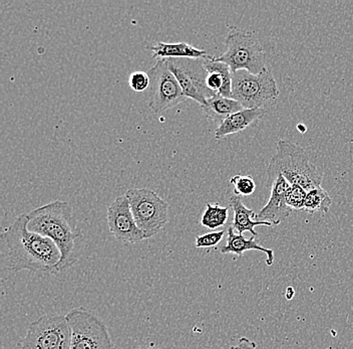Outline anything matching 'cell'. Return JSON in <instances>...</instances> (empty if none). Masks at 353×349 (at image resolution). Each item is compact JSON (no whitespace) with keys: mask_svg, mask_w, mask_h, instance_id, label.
Returning a JSON list of instances; mask_svg holds the SVG:
<instances>
[{"mask_svg":"<svg viewBox=\"0 0 353 349\" xmlns=\"http://www.w3.org/2000/svg\"><path fill=\"white\" fill-rule=\"evenodd\" d=\"M28 224V214H21L2 233L10 268L17 273L26 270L57 275L59 273L57 265L61 261V252L50 238L30 231Z\"/></svg>","mask_w":353,"mask_h":349,"instance_id":"cell-1","label":"cell"},{"mask_svg":"<svg viewBox=\"0 0 353 349\" xmlns=\"http://www.w3.org/2000/svg\"><path fill=\"white\" fill-rule=\"evenodd\" d=\"M28 216V229L50 238L61 252V261L57 265L59 273L74 266L79 259L83 234L77 227L72 205L54 200L33 209Z\"/></svg>","mask_w":353,"mask_h":349,"instance_id":"cell-2","label":"cell"},{"mask_svg":"<svg viewBox=\"0 0 353 349\" xmlns=\"http://www.w3.org/2000/svg\"><path fill=\"white\" fill-rule=\"evenodd\" d=\"M282 174L290 185H299L306 191L321 187L323 176L310 162L307 152L300 145L280 139L274 155L269 161L267 176L273 181Z\"/></svg>","mask_w":353,"mask_h":349,"instance_id":"cell-3","label":"cell"},{"mask_svg":"<svg viewBox=\"0 0 353 349\" xmlns=\"http://www.w3.org/2000/svg\"><path fill=\"white\" fill-rule=\"evenodd\" d=\"M278 97L277 84L268 67L258 75L242 70L232 76V99L239 102L244 109L267 111L275 105Z\"/></svg>","mask_w":353,"mask_h":349,"instance_id":"cell-4","label":"cell"},{"mask_svg":"<svg viewBox=\"0 0 353 349\" xmlns=\"http://www.w3.org/2000/svg\"><path fill=\"white\" fill-rule=\"evenodd\" d=\"M225 45L226 52L214 59L226 64L232 74L243 70L258 75L267 68L263 46L252 32L233 28L227 35Z\"/></svg>","mask_w":353,"mask_h":349,"instance_id":"cell-5","label":"cell"},{"mask_svg":"<svg viewBox=\"0 0 353 349\" xmlns=\"http://www.w3.org/2000/svg\"><path fill=\"white\" fill-rule=\"evenodd\" d=\"M125 196L129 200L137 225L147 240L158 235L169 222V203L148 189H130Z\"/></svg>","mask_w":353,"mask_h":349,"instance_id":"cell-6","label":"cell"},{"mask_svg":"<svg viewBox=\"0 0 353 349\" xmlns=\"http://www.w3.org/2000/svg\"><path fill=\"white\" fill-rule=\"evenodd\" d=\"M70 327V349H114L109 329L98 316L79 307L66 314Z\"/></svg>","mask_w":353,"mask_h":349,"instance_id":"cell-7","label":"cell"},{"mask_svg":"<svg viewBox=\"0 0 353 349\" xmlns=\"http://www.w3.org/2000/svg\"><path fill=\"white\" fill-rule=\"evenodd\" d=\"M19 349H70V327L66 315H43L28 327Z\"/></svg>","mask_w":353,"mask_h":349,"instance_id":"cell-8","label":"cell"},{"mask_svg":"<svg viewBox=\"0 0 353 349\" xmlns=\"http://www.w3.org/2000/svg\"><path fill=\"white\" fill-rule=\"evenodd\" d=\"M148 75L151 79L149 107L154 114L172 109L186 100L178 79L168 67L165 59H157Z\"/></svg>","mask_w":353,"mask_h":349,"instance_id":"cell-9","label":"cell"},{"mask_svg":"<svg viewBox=\"0 0 353 349\" xmlns=\"http://www.w3.org/2000/svg\"><path fill=\"white\" fill-rule=\"evenodd\" d=\"M203 59H165L186 98L193 99L200 106L205 105L207 100L216 95L207 87V72L203 67Z\"/></svg>","mask_w":353,"mask_h":349,"instance_id":"cell-10","label":"cell"},{"mask_svg":"<svg viewBox=\"0 0 353 349\" xmlns=\"http://www.w3.org/2000/svg\"><path fill=\"white\" fill-rule=\"evenodd\" d=\"M108 225L110 234L125 245L139 244L147 240L137 225L127 196H119L108 209Z\"/></svg>","mask_w":353,"mask_h":349,"instance_id":"cell-11","label":"cell"},{"mask_svg":"<svg viewBox=\"0 0 353 349\" xmlns=\"http://www.w3.org/2000/svg\"><path fill=\"white\" fill-rule=\"evenodd\" d=\"M270 198L268 202L257 214V220L271 223L273 225L281 224L286 220L292 209L286 205L285 194L290 183L285 180L282 174L276 176L272 181Z\"/></svg>","mask_w":353,"mask_h":349,"instance_id":"cell-12","label":"cell"},{"mask_svg":"<svg viewBox=\"0 0 353 349\" xmlns=\"http://www.w3.org/2000/svg\"><path fill=\"white\" fill-rule=\"evenodd\" d=\"M203 67L207 72L206 85L210 90L226 98H232V74L226 64L215 61L214 57L203 59Z\"/></svg>","mask_w":353,"mask_h":349,"instance_id":"cell-13","label":"cell"},{"mask_svg":"<svg viewBox=\"0 0 353 349\" xmlns=\"http://www.w3.org/2000/svg\"><path fill=\"white\" fill-rule=\"evenodd\" d=\"M266 110L243 109L242 111L234 113L223 121L215 131L216 139H223L225 137L243 131L256 121L263 118Z\"/></svg>","mask_w":353,"mask_h":349,"instance_id":"cell-14","label":"cell"},{"mask_svg":"<svg viewBox=\"0 0 353 349\" xmlns=\"http://www.w3.org/2000/svg\"><path fill=\"white\" fill-rule=\"evenodd\" d=\"M247 251H260L267 255V266H272L274 262V251L272 249H266L262 247L258 242L257 237L252 236L250 238H246L243 235H236L233 227L228 229V238L227 244L220 249L221 254H235V255L242 257L245 252Z\"/></svg>","mask_w":353,"mask_h":349,"instance_id":"cell-15","label":"cell"},{"mask_svg":"<svg viewBox=\"0 0 353 349\" xmlns=\"http://www.w3.org/2000/svg\"><path fill=\"white\" fill-rule=\"evenodd\" d=\"M231 209H233L234 218L231 227L235 231H237L240 235H243L245 232H250L252 236L257 237L255 232V227L258 225H267V227H273L271 223L261 222L257 220V214L252 209H248L244 203L242 202L241 198L234 194L230 200Z\"/></svg>","mask_w":353,"mask_h":349,"instance_id":"cell-16","label":"cell"},{"mask_svg":"<svg viewBox=\"0 0 353 349\" xmlns=\"http://www.w3.org/2000/svg\"><path fill=\"white\" fill-rule=\"evenodd\" d=\"M148 48L153 52V57L157 59H203L208 56L206 50H200L187 43L167 44L161 41Z\"/></svg>","mask_w":353,"mask_h":349,"instance_id":"cell-17","label":"cell"},{"mask_svg":"<svg viewBox=\"0 0 353 349\" xmlns=\"http://www.w3.org/2000/svg\"><path fill=\"white\" fill-rule=\"evenodd\" d=\"M201 108H202L205 116L209 120L213 121L215 123H219V124L227 117L230 116L234 113L242 111L244 109L239 102L232 98L221 96L219 94H216L215 96L207 100L206 104L201 106Z\"/></svg>","mask_w":353,"mask_h":349,"instance_id":"cell-18","label":"cell"},{"mask_svg":"<svg viewBox=\"0 0 353 349\" xmlns=\"http://www.w3.org/2000/svg\"><path fill=\"white\" fill-rule=\"evenodd\" d=\"M332 200L322 187L307 191L305 202H304L303 211L309 214H326L330 211Z\"/></svg>","mask_w":353,"mask_h":349,"instance_id":"cell-19","label":"cell"},{"mask_svg":"<svg viewBox=\"0 0 353 349\" xmlns=\"http://www.w3.org/2000/svg\"><path fill=\"white\" fill-rule=\"evenodd\" d=\"M228 216V207H221L219 203H207L206 209L201 218V224L209 229H219L226 225Z\"/></svg>","mask_w":353,"mask_h":349,"instance_id":"cell-20","label":"cell"},{"mask_svg":"<svg viewBox=\"0 0 353 349\" xmlns=\"http://www.w3.org/2000/svg\"><path fill=\"white\" fill-rule=\"evenodd\" d=\"M307 191L299 185H290L285 194L286 205L292 211H303Z\"/></svg>","mask_w":353,"mask_h":349,"instance_id":"cell-21","label":"cell"},{"mask_svg":"<svg viewBox=\"0 0 353 349\" xmlns=\"http://www.w3.org/2000/svg\"><path fill=\"white\" fill-rule=\"evenodd\" d=\"M230 185H233L234 194L238 196H249L255 191L256 183L251 176H233L230 180Z\"/></svg>","mask_w":353,"mask_h":349,"instance_id":"cell-22","label":"cell"},{"mask_svg":"<svg viewBox=\"0 0 353 349\" xmlns=\"http://www.w3.org/2000/svg\"><path fill=\"white\" fill-rule=\"evenodd\" d=\"M225 231L212 232V233L204 234L196 238L195 246L198 249L214 248L220 244L221 240L224 238Z\"/></svg>","mask_w":353,"mask_h":349,"instance_id":"cell-23","label":"cell"},{"mask_svg":"<svg viewBox=\"0 0 353 349\" xmlns=\"http://www.w3.org/2000/svg\"><path fill=\"white\" fill-rule=\"evenodd\" d=\"M129 84L134 92H143L151 85V79L148 73L134 72L130 76Z\"/></svg>","mask_w":353,"mask_h":349,"instance_id":"cell-24","label":"cell"},{"mask_svg":"<svg viewBox=\"0 0 353 349\" xmlns=\"http://www.w3.org/2000/svg\"><path fill=\"white\" fill-rule=\"evenodd\" d=\"M256 346H257L256 343L249 340L248 338L242 337L239 340L238 346H231L230 349H255Z\"/></svg>","mask_w":353,"mask_h":349,"instance_id":"cell-25","label":"cell"},{"mask_svg":"<svg viewBox=\"0 0 353 349\" xmlns=\"http://www.w3.org/2000/svg\"><path fill=\"white\" fill-rule=\"evenodd\" d=\"M294 290H293V288H288L287 289V293H286V298L288 300H291L293 298V296H294Z\"/></svg>","mask_w":353,"mask_h":349,"instance_id":"cell-26","label":"cell"},{"mask_svg":"<svg viewBox=\"0 0 353 349\" xmlns=\"http://www.w3.org/2000/svg\"><path fill=\"white\" fill-rule=\"evenodd\" d=\"M139 349H162V348H157V346H147V348H139Z\"/></svg>","mask_w":353,"mask_h":349,"instance_id":"cell-27","label":"cell"},{"mask_svg":"<svg viewBox=\"0 0 353 349\" xmlns=\"http://www.w3.org/2000/svg\"><path fill=\"white\" fill-rule=\"evenodd\" d=\"M297 128H301V129H300L299 131H301V132H305L306 131V128L304 127V126L298 125Z\"/></svg>","mask_w":353,"mask_h":349,"instance_id":"cell-28","label":"cell"}]
</instances>
